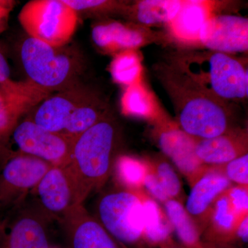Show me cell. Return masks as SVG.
<instances>
[{
  "mask_svg": "<svg viewBox=\"0 0 248 248\" xmlns=\"http://www.w3.org/2000/svg\"><path fill=\"white\" fill-rule=\"evenodd\" d=\"M154 71L172 102L178 126L187 135L213 138L237 127L232 104L209 94L170 60L157 63Z\"/></svg>",
  "mask_w": 248,
  "mask_h": 248,
  "instance_id": "cell-1",
  "label": "cell"
},
{
  "mask_svg": "<svg viewBox=\"0 0 248 248\" xmlns=\"http://www.w3.org/2000/svg\"><path fill=\"white\" fill-rule=\"evenodd\" d=\"M120 141V130L109 115L76 139L67 167L79 204L108 180L119 156Z\"/></svg>",
  "mask_w": 248,
  "mask_h": 248,
  "instance_id": "cell-2",
  "label": "cell"
},
{
  "mask_svg": "<svg viewBox=\"0 0 248 248\" xmlns=\"http://www.w3.org/2000/svg\"><path fill=\"white\" fill-rule=\"evenodd\" d=\"M172 62L209 94L232 104L246 100L248 94L247 64L234 55L210 50H179Z\"/></svg>",
  "mask_w": 248,
  "mask_h": 248,
  "instance_id": "cell-3",
  "label": "cell"
},
{
  "mask_svg": "<svg viewBox=\"0 0 248 248\" xmlns=\"http://www.w3.org/2000/svg\"><path fill=\"white\" fill-rule=\"evenodd\" d=\"M67 45L54 47L30 37L24 40L21 60L29 80L51 92L76 86L81 60L79 53Z\"/></svg>",
  "mask_w": 248,
  "mask_h": 248,
  "instance_id": "cell-4",
  "label": "cell"
},
{
  "mask_svg": "<svg viewBox=\"0 0 248 248\" xmlns=\"http://www.w3.org/2000/svg\"><path fill=\"white\" fill-rule=\"evenodd\" d=\"M141 190L121 189L104 194L94 217L117 241L128 248L143 243V208Z\"/></svg>",
  "mask_w": 248,
  "mask_h": 248,
  "instance_id": "cell-5",
  "label": "cell"
},
{
  "mask_svg": "<svg viewBox=\"0 0 248 248\" xmlns=\"http://www.w3.org/2000/svg\"><path fill=\"white\" fill-rule=\"evenodd\" d=\"M18 19L29 37L54 47L68 45L78 24V13L63 0H32Z\"/></svg>",
  "mask_w": 248,
  "mask_h": 248,
  "instance_id": "cell-6",
  "label": "cell"
},
{
  "mask_svg": "<svg viewBox=\"0 0 248 248\" xmlns=\"http://www.w3.org/2000/svg\"><path fill=\"white\" fill-rule=\"evenodd\" d=\"M50 218L35 202L14 207L0 220V248H50Z\"/></svg>",
  "mask_w": 248,
  "mask_h": 248,
  "instance_id": "cell-7",
  "label": "cell"
},
{
  "mask_svg": "<svg viewBox=\"0 0 248 248\" xmlns=\"http://www.w3.org/2000/svg\"><path fill=\"white\" fill-rule=\"evenodd\" d=\"M51 166L30 155H13L0 172V205L14 208L24 203Z\"/></svg>",
  "mask_w": 248,
  "mask_h": 248,
  "instance_id": "cell-8",
  "label": "cell"
},
{
  "mask_svg": "<svg viewBox=\"0 0 248 248\" xmlns=\"http://www.w3.org/2000/svg\"><path fill=\"white\" fill-rule=\"evenodd\" d=\"M11 134L19 153L43 160L52 166H66L71 161L76 139L46 130L30 120L17 124Z\"/></svg>",
  "mask_w": 248,
  "mask_h": 248,
  "instance_id": "cell-9",
  "label": "cell"
},
{
  "mask_svg": "<svg viewBox=\"0 0 248 248\" xmlns=\"http://www.w3.org/2000/svg\"><path fill=\"white\" fill-rule=\"evenodd\" d=\"M35 202L50 218L62 222L78 205L74 179L66 166H53L32 191Z\"/></svg>",
  "mask_w": 248,
  "mask_h": 248,
  "instance_id": "cell-10",
  "label": "cell"
},
{
  "mask_svg": "<svg viewBox=\"0 0 248 248\" xmlns=\"http://www.w3.org/2000/svg\"><path fill=\"white\" fill-rule=\"evenodd\" d=\"M155 134L160 149L175 165L190 187L208 170L209 166L204 165L196 155V138L177 125L163 121L156 124Z\"/></svg>",
  "mask_w": 248,
  "mask_h": 248,
  "instance_id": "cell-11",
  "label": "cell"
},
{
  "mask_svg": "<svg viewBox=\"0 0 248 248\" xmlns=\"http://www.w3.org/2000/svg\"><path fill=\"white\" fill-rule=\"evenodd\" d=\"M51 93L29 79H9L0 85V137L5 140L11 135L19 119L33 110Z\"/></svg>",
  "mask_w": 248,
  "mask_h": 248,
  "instance_id": "cell-12",
  "label": "cell"
},
{
  "mask_svg": "<svg viewBox=\"0 0 248 248\" xmlns=\"http://www.w3.org/2000/svg\"><path fill=\"white\" fill-rule=\"evenodd\" d=\"M200 45L206 50L228 55L247 53V18L236 15H214L201 31Z\"/></svg>",
  "mask_w": 248,
  "mask_h": 248,
  "instance_id": "cell-13",
  "label": "cell"
},
{
  "mask_svg": "<svg viewBox=\"0 0 248 248\" xmlns=\"http://www.w3.org/2000/svg\"><path fill=\"white\" fill-rule=\"evenodd\" d=\"M62 223L71 248H128L112 236L83 204L72 209Z\"/></svg>",
  "mask_w": 248,
  "mask_h": 248,
  "instance_id": "cell-14",
  "label": "cell"
},
{
  "mask_svg": "<svg viewBox=\"0 0 248 248\" xmlns=\"http://www.w3.org/2000/svg\"><path fill=\"white\" fill-rule=\"evenodd\" d=\"M158 37L148 28L115 21L99 23L92 29L94 45L103 52L115 55L127 50H136L157 40Z\"/></svg>",
  "mask_w": 248,
  "mask_h": 248,
  "instance_id": "cell-15",
  "label": "cell"
},
{
  "mask_svg": "<svg viewBox=\"0 0 248 248\" xmlns=\"http://www.w3.org/2000/svg\"><path fill=\"white\" fill-rule=\"evenodd\" d=\"M92 94L78 86L50 94L37 106L29 120L48 131L63 133L72 112Z\"/></svg>",
  "mask_w": 248,
  "mask_h": 248,
  "instance_id": "cell-16",
  "label": "cell"
},
{
  "mask_svg": "<svg viewBox=\"0 0 248 248\" xmlns=\"http://www.w3.org/2000/svg\"><path fill=\"white\" fill-rule=\"evenodd\" d=\"M232 186V183L221 172L209 167L208 170L191 186L185 208L202 235L208 223L214 203Z\"/></svg>",
  "mask_w": 248,
  "mask_h": 248,
  "instance_id": "cell-17",
  "label": "cell"
},
{
  "mask_svg": "<svg viewBox=\"0 0 248 248\" xmlns=\"http://www.w3.org/2000/svg\"><path fill=\"white\" fill-rule=\"evenodd\" d=\"M220 3L205 0L184 1L181 9L167 27L169 34L183 45H200L201 31L214 15Z\"/></svg>",
  "mask_w": 248,
  "mask_h": 248,
  "instance_id": "cell-18",
  "label": "cell"
},
{
  "mask_svg": "<svg viewBox=\"0 0 248 248\" xmlns=\"http://www.w3.org/2000/svg\"><path fill=\"white\" fill-rule=\"evenodd\" d=\"M248 150V130L240 126L215 138L196 139V155L209 167L226 164L247 154Z\"/></svg>",
  "mask_w": 248,
  "mask_h": 248,
  "instance_id": "cell-19",
  "label": "cell"
},
{
  "mask_svg": "<svg viewBox=\"0 0 248 248\" xmlns=\"http://www.w3.org/2000/svg\"><path fill=\"white\" fill-rule=\"evenodd\" d=\"M241 218L235 213L226 191L214 203L202 240L213 245H235V231Z\"/></svg>",
  "mask_w": 248,
  "mask_h": 248,
  "instance_id": "cell-20",
  "label": "cell"
},
{
  "mask_svg": "<svg viewBox=\"0 0 248 248\" xmlns=\"http://www.w3.org/2000/svg\"><path fill=\"white\" fill-rule=\"evenodd\" d=\"M183 3L182 0H141L128 4L124 14L140 27L166 26L177 16Z\"/></svg>",
  "mask_w": 248,
  "mask_h": 248,
  "instance_id": "cell-21",
  "label": "cell"
},
{
  "mask_svg": "<svg viewBox=\"0 0 248 248\" xmlns=\"http://www.w3.org/2000/svg\"><path fill=\"white\" fill-rule=\"evenodd\" d=\"M143 208V243L157 248L173 239L174 231L164 208L144 190H141Z\"/></svg>",
  "mask_w": 248,
  "mask_h": 248,
  "instance_id": "cell-22",
  "label": "cell"
},
{
  "mask_svg": "<svg viewBox=\"0 0 248 248\" xmlns=\"http://www.w3.org/2000/svg\"><path fill=\"white\" fill-rule=\"evenodd\" d=\"M164 208L172 224L178 243L184 248H205L202 234L186 211L185 205L177 200L165 202Z\"/></svg>",
  "mask_w": 248,
  "mask_h": 248,
  "instance_id": "cell-23",
  "label": "cell"
},
{
  "mask_svg": "<svg viewBox=\"0 0 248 248\" xmlns=\"http://www.w3.org/2000/svg\"><path fill=\"white\" fill-rule=\"evenodd\" d=\"M107 115V104L93 94L72 112L63 133L76 140Z\"/></svg>",
  "mask_w": 248,
  "mask_h": 248,
  "instance_id": "cell-24",
  "label": "cell"
},
{
  "mask_svg": "<svg viewBox=\"0 0 248 248\" xmlns=\"http://www.w3.org/2000/svg\"><path fill=\"white\" fill-rule=\"evenodd\" d=\"M121 104L124 115L155 121L156 124L163 122L158 118L157 108L153 97L141 81L126 87Z\"/></svg>",
  "mask_w": 248,
  "mask_h": 248,
  "instance_id": "cell-25",
  "label": "cell"
},
{
  "mask_svg": "<svg viewBox=\"0 0 248 248\" xmlns=\"http://www.w3.org/2000/svg\"><path fill=\"white\" fill-rule=\"evenodd\" d=\"M148 170L146 159L120 155L116 159L112 173L124 189L138 191L143 189Z\"/></svg>",
  "mask_w": 248,
  "mask_h": 248,
  "instance_id": "cell-26",
  "label": "cell"
},
{
  "mask_svg": "<svg viewBox=\"0 0 248 248\" xmlns=\"http://www.w3.org/2000/svg\"><path fill=\"white\" fill-rule=\"evenodd\" d=\"M110 71L114 81L128 87L141 80V59L135 50L117 54L111 62Z\"/></svg>",
  "mask_w": 248,
  "mask_h": 248,
  "instance_id": "cell-27",
  "label": "cell"
},
{
  "mask_svg": "<svg viewBox=\"0 0 248 248\" xmlns=\"http://www.w3.org/2000/svg\"><path fill=\"white\" fill-rule=\"evenodd\" d=\"M154 171L170 200H177L184 203V190L182 181L169 161L162 156L146 159Z\"/></svg>",
  "mask_w": 248,
  "mask_h": 248,
  "instance_id": "cell-28",
  "label": "cell"
},
{
  "mask_svg": "<svg viewBox=\"0 0 248 248\" xmlns=\"http://www.w3.org/2000/svg\"><path fill=\"white\" fill-rule=\"evenodd\" d=\"M68 6L77 13H86L87 14H108L110 13H124L128 3L121 1L108 0H63Z\"/></svg>",
  "mask_w": 248,
  "mask_h": 248,
  "instance_id": "cell-29",
  "label": "cell"
},
{
  "mask_svg": "<svg viewBox=\"0 0 248 248\" xmlns=\"http://www.w3.org/2000/svg\"><path fill=\"white\" fill-rule=\"evenodd\" d=\"M214 169L221 172L232 184L248 187V153Z\"/></svg>",
  "mask_w": 248,
  "mask_h": 248,
  "instance_id": "cell-30",
  "label": "cell"
},
{
  "mask_svg": "<svg viewBox=\"0 0 248 248\" xmlns=\"http://www.w3.org/2000/svg\"><path fill=\"white\" fill-rule=\"evenodd\" d=\"M226 193L238 217L241 218L248 215V187L233 185Z\"/></svg>",
  "mask_w": 248,
  "mask_h": 248,
  "instance_id": "cell-31",
  "label": "cell"
},
{
  "mask_svg": "<svg viewBox=\"0 0 248 248\" xmlns=\"http://www.w3.org/2000/svg\"><path fill=\"white\" fill-rule=\"evenodd\" d=\"M146 161L148 165V170L144 181L143 190L146 191V193L156 202L164 204L165 202L170 200L169 196L167 195L164 189L163 188L162 186L160 184L151 165L146 159Z\"/></svg>",
  "mask_w": 248,
  "mask_h": 248,
  "instance_id": "cell-32",
  "label": "cell"
},
{
  "mask_svg": "<svg viewBox=\"0 0 248 248\" xmlns=\"http://www.w3.org/2000/svg\"><path fill=\"white\" fill-rule=\"evenodd\" d=\"M235 245L241 246L248 242V215L239 220L234 235Z\"/></svg>",
  "mask_w": 248,
  "mask_h": 248,
  "instance_id": "cell-33",
  "label": "cell"
},
{
  "mask_svg": "<svg viewBox=\"0 0 248 248\" xmlns=\"http://www.w3.org/2000/svg\"><path fill=\"white\" fill-rule=\"evenodd\" d=\"M16 1L0 0V32L4 31L7 25L10 14L14 9Z\"/></svg>",
  "mask_w": 248,
  "mask_h": 248,
  "instance_id": "cell-34",
  "label": "cell"
},
{
  "mask_svg": "<svg viewBox=\"0 0 248 248\" xmlns=\"http://www.w3.org/2000/svg\"><path fill=\"white\" fill-rule=\"evenodd\" d=\"M11 76L9 63L2 53H0V85L9 81Z\"/></svg>",
  "mask_w": 248,
  "mask_h": 248,
  "instance_id": "cell-35",
  "label": "cell"
},
{
  "mask_svg": "<svg viewBox=\"0 0 248 248\" xmlns=\"http://www.w3.org/2000/svg\"><path fill=\"white\" fill-rule=\"evenodd\" d=\"M157 248H183L180 244L178 243V241H175L173 239L169 240L167 242L164 243L161 246H159Z\"/></svg>",
  "mask_w": 248,
  "mask_h": 248,
  "instance_id": "cell-36",
  "label": "cell"
},
{
  "mask_svg": "<svg viewBox=\"0 0 248 248\" xmlns=\"http://www.w3.org/2000/svg\"><path fill=\"white\" fill-rule=\"evenodd\" d=\"M213 246L215 248H243L241 246H236V245L234 244H219L213 245Z\"/></svg>",
  "mask_w": 248,
  "mask_h": 248,
  "instance_id": "cell-37",
  "label": "cell"
},
{
  "mask_svg": "<svg viewBox=\"0 0 248 248\" xmlns=\"http://www.w3.org/2000/svg\"><path fill=\"white\" fill-rule=\"evenodd\" d=\"M4 139L0 137V153L3 149V144H4Z\"/></svg>",
  "mask_w": 248,
  "mask_h": 248,
  "instance_id": "cell-38",
  "label": "cell"
},
{
  "mask_svg": "<svg viewBox=\"0 0 248 248\" xmlns=\"http://www.w3.org/2000/svg\"><path fill=\"white\" fill-rule=\"evenodd\" d=\"M204 244H205V248H215L213 245L208 244V243H204Z\"/></svg>",
  "mask_w": 248,
  "mask_h": 248,
  "instance_id": "cell-39",
  "label": "cell"
},
{
  "mask_svg": "<svg viewBox=\"0 0 248 248\" xmlns=\"http://www.w3.org/2000/svg\"><path fill=\"white\" fill-rule=\"evenodd\" d=\"M1 208H2V207H1V205H0V210H1Z\"/></svg>",
  "mask_w": 248,
  "mask_h": 248,
  "instance_id": "cell-40",
  "label": "cell"
}]
</instances>
